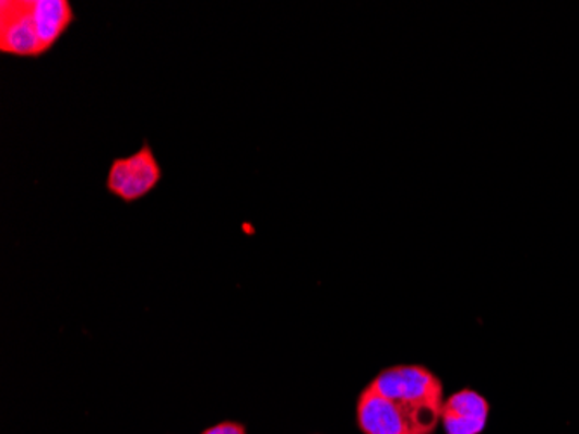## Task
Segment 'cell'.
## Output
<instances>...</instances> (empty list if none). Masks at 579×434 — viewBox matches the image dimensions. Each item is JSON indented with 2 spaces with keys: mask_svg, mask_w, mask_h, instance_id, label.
I'll list each match as a JSON object with an SVG mask.
<instances>
[{
  "mask_svg": "<svg viewBox=\"0 0 579 434\" xmlns=\"http://www.w3.org/2000/svg\"><path fill=\"white\" fill-rule=\"evenodd\" d=\"M441 410L389 400L368 384L357 400V424L365 434H430Z\"/></svg>",
  "mask_w": 579,
  "mask_h": 434,
  "instance_id": "6da1fadb",
  "label": "cell"
},
{
  "mask_svg": "<svg viewBox=\"0 0 579 434\" xmlns=\"http://www.w3.org/2000/svg\"><path fill=\"white\" fill-rule=\"evenodd\" d=\"M164 171L153 146L144 143L129 156H118L111 162L106 176V190L126 203L143 200L162 181Z\"/></svg>",
  "mask_w": 579,
  "mask_h": 434,
  "instance_id": "7a4b0ae2",
  "label": "cell"
},
{
  "mask_svg": "<svg viewBox=\"0 0 579 434\" xmlns=\"http://www.w3.org/2000/svg\"><path fill=\"white\" fill-rule=\"evenodd\" d=\"M369 386L389 398L407 406L433 407L442 410V384L433 372L422 365H395L386 368Z\"/></svg>",
  "mask_w": 579,
  "mask_h": 434,
  "instance_id": "3957f363",
  "label": "cell"
},
{
  "mask_svg": "<svg viewBox=\"0 0 579 434\" xmlns=\"http://www.w3.org/2000/svg\"><path fill=\"white\" fill-rule=\"evenodd\" d=\"M0 52L17 58L46 55L29 13V0L0 2Z\"/></svg>",
  "mask_w": 579,
  "mask_h": 434,
  "instance_id": "277c9868",
  "label": "cell"
},
{
  "mask_svg": "<svg viewBox=\"0 0 579 434\" xmlns=\"http://www.w3.org/2000/svg\"><path fill=\"white\" fill-rule=\"evenodd\" d=\"M29 13L46 52L56 46L75 22V13L68 0H29Z\"/></svg>",
  "mask_w": 579,
  "mask_h": 434,
  "instance_id": "5b68a950",
  "label": "cell"
},
{
  "mask_svg": "<svg viewBox=\"0 0 579 434\" xmlns=\"http://www.w3.org/2000/svg\"><path fill=\"white\" fill-rule=\"evenodd\" d=\"M441 413L486 422L487 413H489V403H487L483 395H478L472 389H462V391L451 395L442 403Z\"/></svg>",
  "mask_w": 579,
  "mask_h": 434,
  "instance_id": "8992f818",
  "label": "cell"
},
{
  "mask_svg": "<svg viewBox=\"0 0 579 434\" xmlns=\"http://www.w3.org/2000/svg\"><path fill=\"white\" fill-rule=\"evenodd\" d=\"M441 421L448 434H478L483 433L484 427H486V422L446 415V413H441Z\"/></svg>",
  "mask_w": 579,
  "mask_h": 434,
  "instance_id": "52a82bcc",
  "label": "cell"
},
{
  "mask_svg": "<svg viewBox=\"0 0 579 434\" xmlns=\"http://www.w3.org/2000/svg\"><path fill=\"white\" fill-rule=\"evenodd\" d=\"M202 434H247V430L241 424H238V422L227 421L221 422L217 426L209 427Z\"/></svg>",
  "mask_w": 579,
  "mask_h": 434,
  "instance_id": "ba28073f",
  "label": "cell"
}]
</instances>
